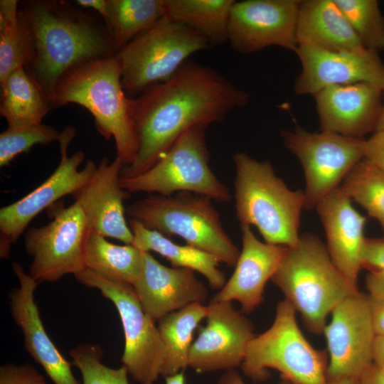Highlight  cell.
<instances>
[{"label":"cell","instance_id":"cell-20","mask_svg":"<svg viewBox=\"0 0 384 384\" xmlns=\"http://www.w3.org/2000/svg\"><path fill=\"white\" fill-rule=\"evenodd\" d=\"M144 311L154 321L190 304H203L209 294L195 271L169 267L142 251L139 276L132 285Z\"/></svg>","mask_w":384,"mask_h":384},{"label":"cell","instance_id":"cell-24","mask_svg":"<svg viewBox=\"0 0 384 384\" xmlns=\"http://www.w3.org/2000/svg\"><path fill=\"white\" fill-rule=\"evenodd\" d=\"M296 38L298 45L329 51L366 48L334 0H301Z\"/></svg>","mask_w":384,"mask_h":384},{"label":"cell","instance_id":"cell-44","mask_svg":"<svg viewBox=\"0 0 384 384\" xmlns=\"http://www.w3.org/2000/svg\"><path fill=\"white\" fill-rule=\"evenodd\" d=\"M218 384H247L242 379L240 375L235 369L225 370L219 378ZM277 384H295L291 381L282 379Z\"/></svg>","mask_w":384,"mask_h":384},{"label":"cell","instance_id":"cell-35","mask_svg":"<svg viewBox=\"0 0 384 384\" xmlns=\"http://www.w3.org/2000/svg\"><path fill=\"white\" fill-rule=\"evenodd\" d=\"M60 135L55 127L43 123L7 128L0 134V166H8L18 154L28 152L35 145L58 141Z\"/></svg>","mask_w":384,"mask_h":384},{"label":"cell","instance_id":"cell-30","mask_svg":"<svg viewBox=\"0 0 384 384\" xmlns=\"http://www.w3.org/2000/svg\"><path fill=\"white\" fill-rule=\"evenodd\" d=\"M105 25L117 52L165 14L164 0H107Z\"/></svg>","mask_w":384,"mask_h":384},{"label":"cell","instance_id":"cell-17","mask_svg":"<svg viewBox=\"0 0 384 384\" xmlns=\"http://www.w3.org/2000/svg\"><path fill=\"white\" fill-rule=\"evenodd\" d=\"M294 53L302 65L293 87L297 95H314L329 86L357 82L368 83L384 92V63L375 51H329L298 45Z\"/></svg>","mask_w":384,"mask_h":384},{"label":"cell","instance_id":"cell-25","mask_svg":"<svg viewBox=\"0 0 384 384\" xmlns=\"http://www.w3.org/2000/svg\"><path fill=\"white\" fill-rule=\"evenodd\" d=\"M132 244L142 251H154L169 261L172 267L187 268L199 272L213 289L220 290L226 277L218 268L219 261L212 255L188 245H181L161 233L147 228L139 221L130 219Z\"/></svg>","mask_w":384,"mask_h":384},{"label":"cell","instance_id":"cell-37","mask_svg":"<svg viewBox=\"0 0 384 384\" xmlns=\"http://www.w3.org/2000/svg\"><path fill=\"white\" fill-rule=\"evenodd\" d=\"M362 267L368 272L384 270V237L366 238L362 254Z\"/></svg>","mask_w":384,"mask_h":384},{"label":"cell","instance_id":"cell-1","mask_svg":"<svg viewBox=\"0 0 384 384\" xmlns=\"http://www.w3.org/2000/svg\"><path fill=\"white\" fill-rule=\"evenodd\" d=\"M250 101L247 91L216 70L188 60L166 81L128 97L139 149L134 162L122 168L121 178L149 169L188 129L220 123Z\"/></svg>","mask_w":384,"mask_h":384},{"label":"cell","instance_id":"cell-42","mask_svg":"<svg viewBox=\"0 0 384 384\" xmlns=\"http://www.w3.org/2000/svg\"><path fill=\"white\" fill-rule=\"evenodd\" d=\"M359 380L360 384H384V369L373 363Z\"/></svg>","mask_w":384,"mask_h":384},{"label":"cell","instance_id":"cell-16","mask_svg":"<svg viewBox=\"0 0 384 384\" xmlns=\"http://www.w3.org/2000/svg\"><path fill=\"white\" fill-rule=\"evenodd\" d=\"M206 323L190 350L188 367L196 373L235 369L255 337L254 325L232 302H209Z\"/></svg>","mask_w":384,"mask_h":384},{"label":"cell","instance_id":"cell-22","mask_svg":"<svg viewBox=\"0 0 384 384\" xmlns=\"http://www.w3.org/2000/svg\"><path fill=\"white\" fill-rule=\"evenodd\" d=\"M12 270L19 287L9 294L11 312L22 330L25 348L54 384H81L73 373L71 363L57 349L44 329L34 297L38 283L25 272L20 263L14 262Z\"/></svg>","mask_w":384,"mask_h":384},{"label":"cell","instance_id":"cell-9","mask_svg":"<svg viewBox=\"0 0 384 384\" xmlns=\"http://www.w3.org/2000/svg\"><path fill=\"white\" fill-rule=\"evenodd\" d=\"M206 129L193 127L184 132L149 169L129 178H121L130 192H146L169 196L190 192L219 203L230 201L228 188L212 171Z\"/></svg>","mask_w":384,"mask_h":384},{"label":"cell","instance_id":"cell-14","mask_svg":"<svg viewBox=\"0 0 384 384\" xmlns=\"http://www.w3.org/2000/svg\"><path fill=\"white\" fill-rule=\"evenodd\" d=\"M323 334L329 354L328 379L360 378L373 363V331L368 294L360 291L335 306Z\"/></svg>","mask_w":384,"mask_h":384},{"label":"cell","instance_id":"cell-45","mask_svg":"<svg viewBox=\"0 0 384 384\" xmlns=\"http://www.w3.org/2000/svg\"><path fill=\"white\" fill-rule=\"evenodd\" d=\"M373 361L384 369V336H375L373 348Z\"/></svg>","mask_w":384,"mask_h":384},{"label":"cell","instance_id":"cell-47","mask_svg":"<svg viewBox=\"0 0 384 384\" xmlns=\"http://www.w3.org/2000/svg\"><path fill=\"white\" fill-rule=\"evenodd\" d=\"M166 384H186L183 371L165 378Z\"/></svg>","mask_w":384,"mask_h":384},{"label":"cell","instance_id":"cell-15","mask_svg":"<svg viewBox=\"0 0 384 384\" xmlns=\"http://www.w3.org/2000/svg\"><path fill=\"white\" fill-rule=\"evenodd\" d=\"M301 0L235 1L228 23V41L246 55L270 46L295 52L296 27Z\"/></svg>","mask_w":384,"mask_h":384},{"label":"cell","instance_id":"cell-10","mask_svg":"<svg viewBox=\"0 0 384 384\" xmlns=\"http://www.w3.org/2000/svg\"><path fill=\"white\" fill-rule=\"evenodd\" d=\"M74 276L82 284L98 289L114 304L124 334L122 366L137 383L154 384L161 376L165 349L158 326L143 309L133 287L87 268Z\"/></svg>","mask_w":384,"mask_h":384},{"label":"cell","instance_id":"cell-18","mask_svg":"<svg viewBox=\"0 0 384 384\" xmlns=\"http://www.w3.org/2000/svg\"><path fill=\"white\" fill-rule=\"evenodd\" d=\"M124 165L115 157L103 158L89 180L72 196L83 211L90 231L131 245L133 235L125 218L124 201L131 193L121 183Z\"/></svg>","mask_w":384,"mask_h":384},{"label":"cell","instance_id":"cell-43","mask_svg":"<svg viewBox=\"0 0 384 384\" xmlns=\"http://www.w3.org/2000/svg\"><path fill=\"white\" fill-rule=\"evenodd\" d=\"M75 4L82 8H91L95 10L103 18H107V0H77Z\"/></svg>","mask_w":384,"mask_h":384},{"label":"cell","instance_id":"cell-8","mask_svg":"<svg viewBox=\"0 0 384 384\" xmlns=\"http://www.w3.org/2000/svg\"><path fill=\"white\" fill-rule=\"evenodd\" d=\"M207 39L166 14L115 54L129 98L169 80L195 53L210 48Z\"/></svg>","mask_w":384,"mask_h":384},{"label":"cell","instance_id":"cell-23","mask_svg":"<svg viewBox=\"0 0 384 384\" xmlns=\"http://www.w3.org/2000/svg\"><path fill=\"white\" fill-rule=\"evenodd\" d=\"M352 200L338 187L315 208L326 238L328 252L337 268L356 288L362 267L366 238V218L352 205Z\"/></svg>","mask_w":384,"mask_h":384},{"label":"cell","instance_id":"cell-33","mask_svg":"<svg viewBox=\"0 0 384 384\" xmlns=\"http://www.w3.org/2000/svg\"><path fill=\"white\" fill-rule=\"evenodd\" d=\"M34 55V44L28 20L19 9L17 23L0 31V82L20 68H28Z\"/></svg>","mask_w":384,"mask_h":384},{"label":"cell","instance_id":"cell-41","mask_svg":"<svg viewBox=\"0 0 384 384\" xmlns=\"http://www.w3.org/2000/svg\"><path fill=\"white\" fill-rule=\"evenodd\" d=\"M368 294L384 299V270L369 272L366 277Z\"/></svg>","mask_w":384,"mask_h":384},{"label":"cell","instance_id":"cell-26","mask_svg":"<svg viewBox=\"0 0 384 384\" xmlns=\"http://www.w3.org/2000/svg\"><path fill=\"white\" fill-rule=\"evenodd\" d=\"M0 114L9 129L42 123L51 107L36 80L24 68L11 73L0 82Z\"/></svg>","mask_w":384,"mask_h":384},{"label":"cell","instance_id":"cell-40","mask_svg":"<svg viewBox=\"0 0 384 384\" xmlns=\"http://www.w3.org/2000/svg\"><path fill=\"white\" fill-rule=\"evenodd\" d=\"M368 296L371 322L375 336H384V299Z\"/></svg>","mask_w":384,"mask_h":384},{"label":"cell","instance_id":"cell-38","mask_svg":"<svg viewBox=\"0 0 384 384\" xmlns=\"http://www.w3.org/2000/svg\"><path fill=\"white\" fill-rule=\"evenodd\" d=\"M364 159L384 171V131L375 132L365 140Z\"/></svg>","mask_w":384,"mask_h":384},{"label":"cell","instance_id":"cell-5","mask_svg":"<svg viewBox=\"0 0 384 384\" xmlns=\"http://www.w3.org/2000/svg\"><path fill=\"white\" fill-rule=\"evenodd\" d=\"M302 316L305 327L323 334L326 319L343 299L359 291L333 262L325 244L314 234L300 235L289 248L271 279Z\"/></svg>","mask_w":384,"mask_h":384},{"label":"cell","instance_id":"cell-27","mask_svg":"<svg viewBox=\"0 0 384 384\" xmlns=\"http://www.w3.org/2000/svg\"><path fill=\"white\" fill-rule=\"evenodd\" d=\"M235 0H164L166 15L204 36L210 48L228 43Z\"/></svg>","mask_w":384,"mask_h":384},{"label":"cell","instance_id":"cell-3","mask_svg":"<svg viewBox=\"0 0 384 384\" xmlns=\"http://www.w3.org/2000/svg\"><path fill=\"white\" fill-rule=\"evenodd\" d=\"M49 102L51 107L70 103L85 107L99 133L106 139L113 137L116 157L124 166L134 162L139 142L122 85L120 63L114 55L69 70L58 81Z\"/></svg>","mask_w":384,"mask_h":384},{"label":"cell","instance_id":"cell-31","mask_svg":"<svg viewBox=\"0 0 384 384\" xmlns=\"http://www.w3.org/2000/svg\"><path fill=\"white\" fill-rule=\"evenodd\" d=\"M339 188L379 223L384 233V171L363 159Z\"/></svg>","mask_w":384,"mask_h":384},{"label":"cell","instance_id":"cell-19","mask_svg":"<svg viewBox=\"0 0 384 384\" xmlns=\"http://www.w3.org/2000/svg\"><path fill=\"white\" fill-rule=\"evenodd\" d=\"M321 131L362 139L375 132L383 91L366 82L333 85L314 95Z\"/></svg>","mask_w":384,"mask_h":384},{"label":"cell","instance_id":"cell-11","mask_svg":"<svg viewBox=\"0 0 384 384\" xmlns=\"http://www.w3.org/2000/svg\"><path fill=\"white\" fill-rule=\"evenodd\" d=\"M284 147L299 161L305 178L304 209H315L338 188L352 169L365 156V140L302 128L282 129Z\"/></svg>","mask_w":384,"mask_h":384},{"label":"cell","instance_id":"cell-36","mask_svg":"<svg viewBox=\"0 0 384 384\" xmlns=\"http://www.w3.org/2000/svg\"><path fill=\"white\" fill-rule=\"evenodd\" d=\"M0 384H47L45 377L31 364H4L0 367Z\"/></svg>","mask_w":384,"mask_h":384},{"label":"cell","instance_id":"cell-34","mask_svg":"<svg viewBox=\"0 0 384 384\" xmlns=\"http://www.w3.org/2000/svg\"><path fill=\"white\" fill-rule=\"evenodd\" d=\"M69 355L81 373L82 384H129V373L124 366L112 368L102 363L103 351L98 345L80 344L70 351Z\"/></svg>","mask_w":384,"mask_h":384},{"label":"cell","instance_id":"cell-21","mask_svg":"<svg viewBox=\"0 0 384 384\" xmlns=\"http://www.w3.org/2000/svg\"><path fill=\"white\" fill-rule=\"evenodd\" d=\"M242 250L235 270L210 302L238 301L244 314L264 300L265 287L276 272L289 247L261 242L250 226L240 225Z\"/></svg>","mask_w":384,"mask_h":384},{"label":"cell","instance_id":"cell-4","mask_svg":"<svg viewBox=\"0 0 384 384\" xmlns=\"http://www.w3.org/2000/svg\"><path fill=\"white\" fill-rule=\"evenodd\" d=\"M235 215L240 225L256 227L265 242L294 247L299 242L304 191L290 189L268 160L243 151L233 156Z\"/></svg>","mask_w":384,"mask_h":384},{"label":"cell","instance_id":"cell-48","mask_svg":"<svg viewBox=\"0 0 384 384\" xmlns=\"http://www.w3.org/2000/svg\"><path fill=\"white\" fill-rule=\"evenodd\" d=\"M384 131V92H383V108L378 123L376 131Z\"/></svg>","mask_w":384,"mask_h":384},{"label":"cell","instance_id":"cell-46","mask_svg":"<svg viewBox=\"0 0 384 384\" xmlns=\"http://www.w3.org/2000/svg\"><path fill=\"white\" fill-rule=\"evenodd\" d=\"M328 384H360V380L358 378L344 376L328 379Z\"/></svg>","mask_w":384,"mask_h":384},{"label":"cell","instance_id":"cell-28","mask_svg":"<svg viewBox=\"0 0 384 384\" xmlns=\"http://www.w3.org/2000/svg\"><path fill=\"white\" fill-rule=\"evenodd\" d=\"M208 311V306L195 303L171 312L158 321L165 349L161 376L172 375L188 367L193 332L206 319Z\"/></svg>","mask_w":384,"mask_h":384},{"label":"cell","instance_id":"cell-6","mask_svg":"<svg viewBox=\"0 0 384 384\" xmlns=\"http://www.w3.org/2000/svg\"><path fill=\"white\" fill-rule=\"evenodd\" d=\"M210 198L190 192L166 196L151 194L126 208L130 219L166 237L177 235L186 244L235 266L240 250L223 228Z\"/></svg>","mask_w":384,"mask_h":384},{"label":"cell","instance_id":"cell-12","mask_svg":"<svg viewBox=\"0 0 384 384\" xmlns=\"http://www.w3.org/2000/svg\"><path fill=\"white\" fill-rule=\"evenodd\" d=\"M89 232L78 204L55 208L49 223L31 228L25 234L24 249L32 257L29 275L39 284L82 272L86 268L85 249Z\"/></svg>","mask_w":384,"mask_h":384},{"label":"cell","instance_id":"cell-2","mask_svg":"<svg viewBox=\"0 0 384 384\" xmlns=\"http://www.w3.org/2000/svg\"><path fill=\"white\" fill-rule=\"evenodd\" d=\"M21 5L34 44L33 58L26 70L48 101L69 70L117 53L105 25L70 1L32 0Z\"/></svg>","mask_w":384,"mask_h":384},{"label":"cell","instance_id":"cell-29","mask_svg":"<svg viewBox=\"0 0 384 384\" xmlns=\"http://www.w3.org/2000/svg\"><path fill=\"white\" fill-rule=\"evenodd\" d=\"M85 263L87 269L102 277L132 286L142 270V251L132 244L114 245L90 230L85 244Z\"/></svg>","mask_w":384,"mask_h":384},{"label":"cell","instance_id":"cell-13","mask_svg":"<svg viewBox=\"0 0 384 384\" xmlns=\"http://www.w3.org/2000/svg\"><path fill=\"white\" fill-rule=\"evenodd\" d=\"M76 130L68 126L61 132L60 143V161L52 174L41 185L18 201L0 209V258H9L11 250L23 233L31 220L43 210L53 206L60 198L73 195L85 186L94 174L97 165L86 161L82 169L80 166L85 159L82 151L71 156L68 148Z\"/></svg>","mask_w":384,"mask_h":384},{"label":"cell","instance_id":"cell-39","mask_svg":"<svg viewBox=\"0 0 384 384\" xmlns=\"http://www.w3.org/2000/svg\"><path fill=\"white\" fill-rule=\"evenodd\" d=\"M18 1L16 0L0 1V31L15 26L18 18Z\"/></svg>","mask_w":384,"mask_h":384},{"label":"cell","instance_id":"cell-7","mask_svg":"<svg viewBox=\"0 0 384 384\" xmlns=\"http://www.w3.org/2000/svg\"><path fill=\"white\" fill-rule=\"evenodd\" d=\"M296 313L286 299L278 302L272 326L255 335L247 346L240 366L246 377L263 382L272 368L295 384H328L326 351L314 348L304 337Z\"/></svg>","mask_w":384,"mask_h":384},{"label":"cell","instance_id":"cell-32","mask_svg":"<svg viewBox=\"0 0 384 384\" xmlns=\"http://www.w3.org/2000/svg\"><path fill=\"white\" fill-rule=\"evenodd\" d=\"M363 46L384 50V16L376 0H334Z\"/></svg>","mask_w":384,"mask_h":384}]
</instances>
